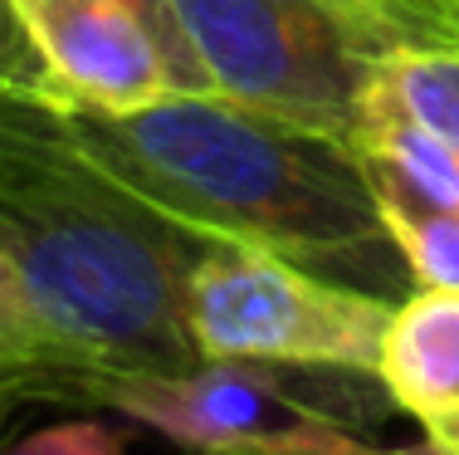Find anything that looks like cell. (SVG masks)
<instances>
[{"instance_id":"1","label":"cell","mask_w":459,"mask_h":455,"mask_svg":"<svg viewBox=\"0 0 459 455\" xmlns=\"http://www.w3.org/2000/svg\"><path fill=\"white\" fill-rule=\"evenodd\" d=\"M205 241L127 197L45 99H0V255L74 392L195 367L186 275Z\"/></svg>"},{"instance_id":"2","label":"cell","mask_w":459,"mask_h":455,"mask_svg":"<svg viewBox=\"0 0 459 455\" xmlns=\"http://www.w3.org/2000/svg\"><path fill=\"white\" fill-rule=\"evenodd\" d=\"M54 118L108 181L205 245L377 279L396 255L352 143L221 93H167L133 113L54 108Z\"/></svg>"},{"instance_id":"3","label":"cell","mask_w":459,"mask_h":455,"mask_svg":"<svg viewBox=\"0 0 459 455\" xmlns=\"http://www.w3.org/2000/svg\"><path fill=\"white\" fill-rule=\"evenodd\" d=\"M211 93L357 143L377 59L396 39L333 0H171Z\"/></svg>"},{"instance_id":"4","label":"cell","mask_w":459,"mask_h":455,"mask_svg":"<svg viewBox=\"0 0 459 455\" xmlns=\"http://www.w3.org/2000/svg\"><path fill=\"white\" fill-rule=\"evenodd\" d=\"M396 303L255 245H205L186 275V333L201 357L377 377Z\"/></svg>"},{"instance_id":"5","label":"cell","mask_w":459,"mask_h":455,"mask_svg":"<svg viewBox=\"0 0 459 455\" xmlns=\"http://www.w3.org/2000/svg\"><path fill=\"white\" fill-rule=\"evenodd\" d=\"M83 397L108 402L127 421H142L201 455L235 446L323 441L342 431V421L299 397L279 372H269V363H235V357H201L181 372L103 377L83 387Z\"/></svg>"},{"instance_id":"6","label":"cell","mask_w":459,"mask_h":455,"mask_svg":"<svg viewBox=\"0 0 459 455\" xmlns=\"http://www.w3.org/2000/svg\"><path fill=\"white\" fill-rule=\"evenodd\" d=\"M39 69L45 103L133 113L171 93L157 35L123 0H10Z\"/></svg>"},{"instance_id":"7","label":"cell","mask_w":459,"mask_h":455,"mask_svg":"<svg viewBox=\"0 0 459 455\" xmlns=\"http://www.w3.org/2000/svg\"><path fill=\"white\" fill-rule=\"evenodd\" d=\"M377 382L420 421L459 411V289H415L391 309Z\"/></svg>"},{"instance_id":"8","label":"cell","mask_w":459,"mask_h":455,"mask_svg":"<svg viewBox=\"0 0 459 455\" xmlns=\"http://www.w3.org/2000/svg\"><path fill=\"white\" fill-rule=\"evenodd\" d=\"M367 187L377 197V215L396 245L401 265L420 289H459V206L435 201L420 191L391 157L357 147Z\"/></svg>"},{"instance_id":"9","label":"cell","mask_w":459,"mask_h":455,"mask_svg":"<svg viewBox=\"0 0 459 455\" xmlns=\"http://www.w3.org/2000/svg\"><path fill=\"white\" fill-rule=\"evenodd\" d=\"M367 118H406L459 147V45H391L371 74Z\"/></svg>"},{"instance_id":"10","label":"cell","mask_w":459,"mask_h":455,"mask_svg":"<svg viewBox=\"0 0 459 455\" xmlns=\"http://www.w3.org/2000/svg\"><path fill=\"white\" fill-rule=\"evenodd\" d=\"M352 147H371L391 157L420 191H430L445 206H459V147L440 143L435 133L406 123V118H367Z\"/></svg>"},{"instance_id":"11","label":"cell","mask_w":459,"mask_h":455,"mask_svg":"<svg viewBox=\"0 0 459 455\" xmlns=\"http://www.w3.org/2000/svg\"><path fill=\"white\" fill-rule=\"evenodd\" d=\"M35 382H64V372L39 323L30 319L25 299H20L5 255H0V387H35Z\"/></svg>"},{"instance_id":"12","label":"cell","mask_w":459,"mask_h":455,"mask_svg":"<svg viewBox=\"0 0 459 455\" xmlns=\"http://www.w3.org/2000/svg\"><path fill=\"white\" fill-rule=\"evenodd\" d=\"M401 45H459V0H357Z\"/></svg>"},{"instance_id":"13","label":"cell","mask_w":459,"mask_h":455,"mask_svg":"<svg viewBox=\"0 0 459 455\" xmlns=\"http://www.w3.org/2000/svg\"><path fill=\"white\" fill-rule=\"evenodd\" d=\"M123 5L137 10L142 25L157 35V49H161L167 74H171V93H211V79H205L201 59H195V49L186 45L177 15H171V0H123Z\"/></svg>"},{"instance_id":"14","label":"cell","mask_w":459,"mask_h":455,"mask_svg":"<svg viewBox=\"0 0 459 455\" xmlns=\"http://www.w3.org/2000/svg\"><path fill=\"white\" fill-rule=\"evenodd\" d=\"M0 99H45V69H39L10 0H0Z\"/></svg>"},{"instance_id":"15","label":"cell","mask_w":459,"mask_h":455,"mask_svg":"<svg viewBox=\"0 0 459 455\" xmlns=\"http://www.w3.org/2000/svg\"><path fill=\"white\" fill-rule=\"evenodd\" d=\"M10 455H127L123 431L103 426V421H64L25 436Z\"/></svg>"},{"instance_id":"16","label":"cell","mask_w":459,"mask_h":455,"mask_svg":"<svg viewBox=\"0 0 459 455\" xmlns=\"http://www.w3.org/2000/svg\"><path fill=\"white\" fill-rule=\"evenodd\" d=\"M211 455H377L371 446L352 436V431H337L323 441H283V446H235V451H211Z\"/></svg>"},{"instance_id":"17","label":"cell","mask_w":459,"mask_h":455,"mask_svg":"<svg viewBox=\"0 0 459 455\" xmlns=\"http://www.w3.org/2000/svg\"><path fill=\"white\" fill-rule=\"evenodd\" d=\"M425 436L435 441L445 455H459V411H445V416H430L425 421Z\"/></svg>"},{"instance_id":"18","label":"cell","mask_w":459,"mask_h":455,"mask_svg":"<svg viewBox=\"0 0 459 455\" xmlns=\"http://www.w3.org/2000/svg\"><path fill=\"white\" fill-rule=\"evenodd\" d=\"M377 455H445V451L435 446L430 436H425V441H415V446H396V451H377Z\"/></svg>"},{"instance_id":"19","label":"cell","mask_w":459,"mask_h":455,"mask_svg":"<svg viewBox=\"0 0 459 455\" xmlns=\"http://www.w3.org/2000/svg\"><path fill=\"white\" fill-rule=\"evenodd\" d=\"M333 5H337V10H352V15H362V20H367V25H377V20H371V15H367V10H362V5H357V0H333ZM377 30H381V25H377ZM391 39H396V35H391ZM396 45H401V39H396Z\"/></svg>"}]
</instances>
